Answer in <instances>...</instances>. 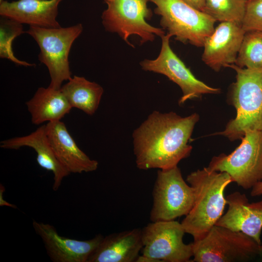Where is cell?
<instances>
[{"instance_id":"cell-15","label":"cell","mask_w":262,"mask_h":262,"mask_svg":"<svg viewBox=\"0 0 262 262\" xmlns=\"http://www.w3.org/2000/svg\"><path fill=\"white\" fill-rule=\"evenodd\" d=\"M46 131L56 158L70 173L97 170L98 162L91 159L78 147L64 122L61 120L48 122Z\"/></svg>"},{"instance_id":"cell-4","label":"cell","mask_w":262,"mask_h":262,"mask_svg":"<svg viewBox=\"0 0 262 262\" xmlns=\"http://www.w3.org/2000/svg\"><path fill=\"white\" fill-rule=\"evenodd\" d=\"M156 5L154 12L161 16L160 25L167 33L184 44L203 47L216 21L204 12L182 0H148Z\"/></svg>"},{"instance_id":"cell-7","label":"cell","mask_w":262,"mask_h":262,"mask_svg":"<svg viewBox=\"0 0 262 262\" xmlns=\"http://www.w3.org/2000/svg\"><path fill=\"white\" fill-rule=\"evenodd\" d=\"M192 245L195 262H247L259 255L260 246L242 232L216 225Z\"/></svg>"},{"instance_id":"cell-2","label":"cell","mask_w":262,"mask_h":262,"mask_svg":"<svg viewBox=\"0 0 262 262\" xmlns=\"http://www.w3.org/2000/svg\"><path fill=\"white\" fill-rule=\"evenodd\" d=\"M186 181L193 188L194 202L181 223L185 233L196 241L204 237L223 215L227 204L224 192L232 180L227 173L206 167L189 174Z\"/></svg>"},{"instance_id":"cell-21","label":"cell","mask_w":262,"mask_h":262,"mask_svg":"<svg viewBox=\"0 0 262 262\" xmlns=\"http://www.w3.org/2000/svg\"><path fill=\"white\" fill-rule=\"evenodd\" d=\"M246 1L205 0L204 12L220 22H229L241 27Z\"/></svg>"},{"instance_id":"cell-13","label":"cell","mask_w":262,"mask_h":262,"mask_svg":"<svg viewBox=\"0 0 262 262\" xmlns=\"http://www.w3.org/2000/svg\"><path fill=\"white\" fill-rule=\"evenodd\" d=\"M245 33L234 23L220 22L205 41L202 61L216 72L235 64Z\"/></svg>"},{"instance_id":"cell-10","label":"cell","mask_w":262,"mask_h":262,"mask_svg":"<svg viewBox=\"0 0 262 262\" xmlns=\"http://www.w3.org/2000/svg\"><path fill=\"white\" fill-rule=\"evenodd\" d=\"M142 255L156 262H188L193 257L192 243L183 241L185 230L174 220L151 222L141 229Z\"/></svg>"},{"instance_id":"cell-25","label":"cell","mask_w":262,"mask_h":262,"mask_svg":"<svg viewBox=\"0 0 262 262\" xmlns=\"http://www.w3.org/2000/svg\"><path fill=\"white\" fill-rule=\"evenodd\" d=\"M194 8L204 12L205 8V0H182Z\"/></svg>"},{"instance_id":"cell-27","label":"cell","mask_w":262,"mask_h":262,"mask_svg":"<svg viewBox=\"0 0 262 262\" xmlns=\"http://www.w3.org/2000/svg\"><path fill=\"white\" fill-rule=\"evenodd\" d=\"M250 195L252 196L262 195V181L258 182L252 188Z\"/></svg>"},{"instance_id":"cell-16","label":"cell","mask_w":262,"mask_h":262,"mask_svg":"<svg viewBox=\"0 0 262 262\" xmlns=\"http://www.w3.org/2000/svg\"><path fill=\"white\" fill-rule=\"evenodd\" d=\"M62 0H17L0 3V15L21 24L45 28L61 27L56 18Z\"/></svg>"},{"instance_id":"cell-19","label":"cell","mask_w":262,"mask_h":262,"mask_svg":"<svg viewBox=\"0 0 262 262\" xmlns=\"http://www.w3.org/2000/svg\"><path fill=\"white\" fill-rule=\"evenodd\" d=\"M26 104L35 125L61 120L72 108L61 89L49 86L38 88Z\"/></svg>"},{"instance_id":"cell-9","label":"cell","mask_w":262,"mask_h":262,"mask_svg":"<svg viewBox=\"0 0 262 262\" xmlns=\"http://www.w3.org/2000/svg\"><path fill=\"white\" fill-rule=\"evenodd\" d=\"M152 196L151 222L174 220L186 216L195 198L193 187L184 180L178 166L158 170Z\"/></svg>"},{"instance_id":"cell-20","label":"cell","mask_w":262,"mask_h":262,"mask_svg":"<svg viewBox=\"0 0 262 262\" xmlns=\"http://www.w3.org/2000/svg\"><path fill=\"white\" fill-rule=\"evenodd\" d=\"M60 89L72 108L89 115L97 111L104 92L99 84L78 76L71 77Z\"/></svg>"},{"instance_id":"cell-3","label":"cell","mask_w":262,"mask_h":262,"mask_svg":"<svg viewBox=\"0 0 262 262\" xmlns=\"http://www.w3.org/2000/svg\"><path fill=\"white\" fill-rule=\"evenodd\" d=\"M227 67L236 73L229 93L236 115L224 131L215 134L234 141L241 139L248 131H262V67H240L234 64Z\"/></svg>"},{"instance_id":"cell-11","label":"cell","mask_w":262,"mask_h":262,"mask_svg":"<svg viewBox=\"0 0 262 262\" xmlns=\"http://www.w3.org/2000/svg\"><path fill=\"white\" fill-rule=\"evenodd\" d=\"M171 37L167 33L161 37L162 45L158 56L153 60L146 59L141 61L142 69L162 74L177 84L182 93L179 105L188 100L200 98L204 94L219 93V88L211 87L197 79L175 54L170 45Z\"/></svg>"},{"instance_id":"cell-5","label":"cell","mask_w":262,"mask_h":262,"mask_svg":"<svg viewBox=\"0 0 262 262\" xmlns=\"http://www.w3.org/2000/svg\"><path fill=\"white\" fill-rule=\"evenodd\" d=\"M81 24L66 28H45L30 26L25 32L37 43L39 61L47 67L50 77L49 86L55 89L71 77L68 56L74 41L81 34Z\"/></svg>"},{"instance_id":"cell-18","label":"cell","mask_w":262,"mask_h":262,"mask_svg":"<svg viewBox=\"0 0 262 262\" xmlns=\"http://www.w3.org/2000/svg\"><path fill=\"white\" fill-rule=\"evenodd\" d=\"M140 229L104 237L88 262H136L143 245Z\"/></svg>"},{"instance_id":"cell-24","label":"cell","mask_w":262,"mask_h":262,"mask_svg":"<svg viewBox=\"0 0 262 262\" xmlns=\"http://www.w3.org/2000/svg\"><path fill=\"white\" fill-rule=\"evenodd\" d=\"M241 28L245 33L262 32V0L246 2Z\"/></svg>"},{"instance_id":"cell-26","label":"cell","mask_w":262,"mask_h":262,"mask_svg":"<svg viewBox=\"0 0 262 262\" xmlns=\"http://www.w3.org/2000/svg\"><path fill=\"white\" fill-rule=\"evenodd\" d=\"M5 191L4 186L0 184V206H8L13 208H17V207L11 203L7 202L3 199V194Z\"/></svg>"},{"instance_id":"cell-29","label":"cell","mask_w":262,"mask_h":262,"mask_svg":"<svg viewBox=\"0 0 262 262\" xmlns=\"http://www.w3.org/2000/svg\"><path fill=\"white\" fill-rule=\"evenodd\" d=\"M245 0L247 1L252 0Z\"/></svg>"},{"instance_id":"cell-30","label":"cell","mask_w":262,"mask_h":262,"mask_svg":"<svg viewBox=\"0 0 262 262\" xmlns=\"http://www.w3.org/2000/svg\"><path fill=\"white\" fill-rule=\"evenodd\" d=\"M2 0H0V3L1 2H2Z\"/></svg>"},{"instance_id":"cell-8","label":"cell","mask_w":262,"mask_h":262,"mask_svg":"<svg viewBox=\"0 0 262 262\" xmlns=\"http://www.w3.org/2000/svg\"><path fill=\"white\" fill-rule=\"evenodd\" d=\"M241 140L230 154L213 157L207 167L227 173L232 182L248 189L262 181V131H248Z\"/></svg>"},{"instance_id":"cell-14","label":"cell","mask_w":262,"mask_h":262,"mask_svg":"<svg viewBox=\"0 0 262 262\" xmlns=\"http://www.w3.org/2000/svg\"><path fill=\"white\" fill-rule=\"evenodd\" d=\"M228 209L216 225L241 231L261 245L262 200L250 203L246 195L233 192L226 197Z\"/></svg>"},{"instance_id":"cell-22","label":"cell","mask_w":262,"mask_h":262,"mask_svg":"<svg viewBox=\"0 0 262 262\" xmlns=\"http://www.w3.org/2000/svg\"><path fill=\"white\" fill-rule=\"evenodd\" d=\"M234 64L240 67H262V32L245 33Z\"/></svg>"},{"instance_id":"cell-23","label":"cell","mask_w":262,"mask_h":262,"mask_svg":"<svg viewBox=\"0 0 262 262\" xmlns=\"http://www.w3.org/2000/svg\"><path fill=\"white\" fill-rule=\"evenodd\" d=\"M22 24L8 18L2 17L0 22V57L6 58L17 65L26 66H34L16 58L13 51L14 39L24 33Z\"/></svg>"},{"instance_id":"cell-1","label":"cell","mask_w":262,"mask_h":262,"mask_svg":"<svg viewBox=\"0 0 262 262\" xmlns=\"http://www.w3.org/2000/svg\"><path fill=\"white\" fill-rule=\"evenodd\" d=\"M199 116L182 117L176 113L154 111L132 133L133 150L138 168L167 169L190 155V140Z\"/></svg>"},{"instance_id":"cell-6","label":"cell","mask_w":262,"mask_h":262,"mask_svg":"<svg viewBox=\"0 0 262 262\" xmlns=\"http://www.w3.org/2000/svg\"><path fill=\"white\" fill-rule=\"evenodd\" d=\"M107 8L101 15L105 30L117 33L130 46H134L129 37L136 35L140 38L141 45L153 42L156 36L164 35L165 31L147 22L153 14L147 7L148 0H103Z\"/></svg>"},{"instance_id":"cell-12","label":"cell","mask_w":262,"mask_h":262,"mask_svg":"<svg viewBox=\"0 0 262 262\" xmlns=\"http://www.w3.org/2000/svg\"><path fill=\"white\" fill-rule=\"evenodd\" d=\"M33 226L42 239L47 254L54 262H88L104 237L99 234L90 240H77L60 235L49 224L33 221Z\"/></svg>"},{"instance_id":"cell-17","label":"cell","mask_w":262,"mask_h":262,"mask_svg":"<svg viewBox=\"0 0 262 262\" xmlns=\"http://www.w3.org/2000/svg\"><path fill=\"white\" fill-rule=\"evenodd\" d=\"M0 147L13 149L23 147L33 148L36 153V161L39 166L53 173L54 191L59 189L63 179L70 174L56 158L47 136L46 125L41 126L28 135L3 140Z\"/></svg>"},{"instance_id":"cell-28","label":"cell","mask_w":262,"mask_h":262,"mask_svg":"<svg viewBox=\"0 0 262 262\" xmlns=\"http://www.w3.org/2000/svg\"><path fill=\"white\" fill-rule=\"evenodd\" d=\"M260 257L262 259V245L260 246V251H259V255Z\"/></svg>"}]
</instances>
